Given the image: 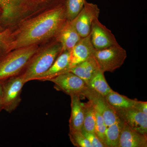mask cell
Listing matches in <instances>:
<instances>
[{
	"label": "cell",
	"instance_id": "cell-1",
	"mask_svg": "<svg viewBox=\"0 0 147 147\" xmlns=\"http://www.w3.org/2000/svg\"><path fill=\"white\" fill-rule=\"evenodd\" d=\"M67 19L65 5L53 7L24 24L14 37L9 36L8 53L38 43L53 37L57 38Z\"/></svg>",
	"mask_w": 147,
	"mask_h": 147
},
{
	"label": "cell",
	"instance_id": "cell-2",
	"mask_svg": "<svg viewBox=\"0 0 147 147\" xmlns=\"http://www.w3.org/2000/svg\"><path fill=\"white\" fill-rule=\"evenodd\" d=\"M62 53L60 42L57 40L38 51L30 59L21 74L25 84L37 78L47 71Z\"/></svg>",
	"mask_w": 147,
	"mask_h": 147
},
{
	"label": "cell",
	"instance_id": "cell-3",
	"mask_svg": "<svg viewBox=\"0 0 147 147\" xmlns=\"http://www.w3.org/2000/svg\"><path fill=\"white\" fill-rule=\"evenodd\" d=\"M39 49L38 45L20 47L11 50L0 58V81L20 74Z\"/></svg>",
	"mask_w": 147,
	"mask_h": 147
},
{
	"label": "cell",
	"instance_id": "cell-4",
	"mask_svg": "<svg viewBox=\"0 0 147 147\" xmlns=\"http://www.w3.org/2000/svg\"><path fill=\"white\" fill-rule=\"evenodd\" d=\"M126 50L119 45L95 50L93 57L100 71L113 72L121 66L127 58Z\"/></svg>",
	"mask_w": 147,
	"mask_h": 147
},
{
	"label": "cell",
	"instance_id": "cell-5",
	"mask_svg": "<svg viewBox=\"0 0 147 147\" xmlns=\"http://www.w3.org/2000/svg\"><path fill=\"white\" fill-rule=\"evenodd\" d=\"M21 74L12 76L3 81V91L0 98L3 110L11 113L21 103V94L24 84Z\"/></svg>",
	"mask_w": 147,
	"mask_h": 147
},
{
	"label": "cell",
	"instance_id": "cell-6",
	"mask_svg": "<svg viewBox=\"0 0 147 147\" xmlns=\"http://www.w3.org/2000/svg\"><path fill=\"white\" fill-rule=\"evenodd\" d=\"M54 83L56 90L63 92L69 96L76 95L83 98L84 92L88 86L81 78L71 72L68 71L50 79Z\"/></svg>",
	"mask_w": 147,
	"mask_h": 147
},
{
	"label": "cell",
	"instance_id": "cell-7",
	"mask_svg": "<svg viewBox=\"0 0 147 147\" xmlns=\"http://www.w3.org/2000/svg\"><path fill=\"white\" fill-rule=\"evenodd\" d=\"M99 14L100 9L97 5L85 1L82 10L72 21L76 30L82 38L89 35L92 24L95 19L98 18Z\"/></svg>",
	"mask_w": 147,
	"mask_h": 147
},
{
	"label": "cell",
	"instance_id": "cell-8",
	"mask_svg": "<svg viewBox=\"0 0 147 147\" xmlns=\"http://www.w3.org/2000/svg\"><path fill=\"white\" fill-rule=\"evenodd\" d=\"M91 40L95 50H100L119 45L110 30L95 19L92 24L90 33Z\"/></svg>",
	"mask_w": 147,
	"mask_h": 147
},
{
	"label": "cell",
	"instance_id": "cell-9",
	"mask_svg": "<svg viewBox=\"0 0 147 147\" xmlns=\"http://www.w3.org/2000/svg\"><path fill=\"white\" fill-rule=\"evenodd\" d=\"M83 96L87 98L95 108L100 112L104 119L106 127L119 119L114 108L108 103L104 96L88 87L84 92Z\"/></svg>",
	"mask_w": 147,
	"mask_h": 147
},
{
	"label": "cell",
	"instance_id": "cell-10",
	"mask_svg": "<svg viewBox=\"0 0 147 147\" xmlns=\"http://www.w3.org/2000/svg\"><path fill=\"white\" fill-rule=\"evenodd\" d=\"M113 108L118 117L130 128L147 136V115L134 107Z\"/></svg>",
	"mask_w": 147,
	"mask_h": 147
},
{
	"label": "cell",
	"instance_id": "cell-11",
	"mask_svg": "<svg viewBox=\"0 0 147 147\" xmlns=\"http://www.w3.org/2000/svg\"><path fill=\"white\" fill-rule=\"evenodd\" d=\"M95 50L90 34L82 38L70 51V68L92 56Z\"/></svg>",
	"mask_w": 147,
	"mask_h": 147
},
{
	"label": "cell",
	"instance_id": "cell-12",
	"mask_svg": "<svg viewBox=\"0 0 147 147\" xmlns=\"http://www.w3.org/2000/svg\"><path fill=\"white\" fill-rule=\"evenodd\" d=\"M147 147V136L132 129L124 122L119 139L118 147Z\"/></svg>",
	"mask_w": 147,
	"mask_h": 147
},
{
	"label": "cell",
	"instance_id": "cell-13",
	"mask_svg": "<svg viewBox=\"0 0 147 147\" xmlns=\"http://www.w3.org/2000/svg\"><path fill=\"white\" fill-rule=\"evenodd\" d=\"M70 68V51L61 53L50 68L37 78L40 81H48L58 75L68 72Z\"/></svg>",
	"mask_w": 147,
	"mask_h": 147
},
{
	"label": "cell",
	"instance_id": "cell-14",
	"mask_svg": "<svg viewBox=\"0 0 147 147\" xmlns=\"http://www.w3.org/2000/svg\"><path fill=\"white\" fill-rule=\"evenodd\" d=\"M82 38L75 28L72 21L67 20L58 34L56 40L60 42L63 53L66 51H70Z\"/></svg>",
	"mask_w": 147,
	"mask_h": 147
},
{
	"label": "cell",
	"instance_id": "cell-15",
	"mask_svg": "<svg viewBox=\"0 0 147 147\" xmlns=\"http://www.w3.org/2000/svg\"><path fill=\"white\" fill-rule=\"evenodd\" d=\"M100 69L92 56L71 67L68 71L74 74L81 78L88 85L93 76Z\"/></svg>",
	"mask_w": 147,
	"mask_h": 147
},
{
	"label": "cell",
	"instance_id": "cell-16",
	"mask_svg": "<svg viewBox=\"0 0 147 147\" xmlns=\"http://www.w3.org/2000/svg\"><path fill=\"white\" fill-rule=\"evenodd\" d=\"M70 96L71 113L69 120V131H81L84 120V109L81 99L76 95Z\"/></svg>",
	"mask_w": 147,
	"mask_h": 147
},
{
	"label": "cell",
	"instance_id": "cell-17",
	"mask_svg": "<svg viewBox=\"0 0 147 147\" xmlns=\"http://www.w3.org/2000/svg\"><path fill=\"white\" fill-rule=\"evenodd\" d=\"M123 124V121L120 119L107 127L105 139V144L107 147H118L119 139Z\"/></svg>",
	"mask_w": 147,
	"mask_h": 147
},
{
	"label": "cell",
	"instance_id": "cell-18",
	"mask_svg": "<svg viewBox=\"0 0 147 147\" xmlns=\"http://www.w3.org/2000/svg\"><path fill=\"white\" fill-rule=\"evenodd\" d=\"M108 103L112 107L115 108H125L134 107L137 100L131 99L128 97L120 94L113 90L105 96Z\"/></svg>",
	"mask_w": 147,
	"mask_h": 147
},
{
	"label": "cell",
	"instance_id": "cell-19",
	"mask_svg": "<svg viewBox=\"0 0 147 147\" xmlns=\"http://www.w3.org/2000/svg\"><path fill=\"white\" fill-rule=\"evenodd\" d=\"M104 73L100 70H98L91 79L88 86L98 93L105 96L113 90L107 83Z\"/></svg>",
	"mask_w": 147,
	"mask_h": 147
},
{
	"label": "cell",
	"instance_id": "cell-20",
	"mask_svg": "<svg viewBox=\"0 0 147 147\" xmlns=\"http://www.w3.org/2000/svg\"><path fill=\"white\" fill-rule=\"evenodd\" d=\"M84 109V120L83 127L88 132L95 133V109L92 103L88 101L82 102Z\"/></svg>",
	"mask_w": 147,
	"mask_h": 147
},
{
	"label": "cell",
	"instance_id": "cell-21",
	"mask_svg": "<svg viewBox=\"0 0 147 147\" xmlns=\"http://www.w3.org/2000/svg\"><path fill=\"white\" fill-rule=\"evenodd\" d=\"M86 0H66L65 7L67 20L71 21L82 10Z\"/></svg>",
	"mask_w": 147,
	"mask_h": 147
},
{
	"label": "cell",
	"instance_id": "cell-22",
	"mask_svg": "<svg viewBox=\"0 0 147 147\" xmlns=\"http://www.w3.org/2000/svg\"><path fill=\"white\" fill-rule=\"evenodd\" d=\"M95 109L96 115L95 133L99 139L105 144V133L107 127L101 113L95 108Z\"/></svg>",
	"mask_w": 147,
	"mask_h": 147
},
{
	"label": "cell",
	"instance_id": "cell-23",
	"mask_svg": "<svg viewBox=\"0 0 147 147\" xmlns=\"http://www.w3.org/2000/svg\"><path fill=\"white\" fill-rule=\"evenodd\" d=\"M69 136L72 144L77 147H92L81 131H69Z\"/></svg>",
	"mask_w": 147,
	"mask_h": 147
},
{
	"label": "cell",
	"instance_id": "cell-24",
	"mask_svg": "<svg viewBox=\"0 0 147 147\" xmlns=\"http://www.w3.org/2000/svg\"><path fill=\"white\" fill-rule=\"evenodd\" d=\"M10 33L8 29H4L0 33V58L8 53Z\"/></svg>",
	"mask_w": 147,
	"mask_h": 147
},
{
	"label": "cell",
	"instance_id": "cell-25",
	"mask_svg": "<svg viewBox=\"0 0 147 147\" xmlns=\"http://www.w3.org/2000/svg\"><path fill=\"white\" fill-rule=\"evenodd\" d=\"M81 131L90 143L92 147H106V145L99 139L96 133H92L82 128Z\"/></svg>",
	"mask_w": 147,
	"mask_h": 147
},
{
	"label": "cell",
	"instance_id": "cell-26",
	"mask_svg": "<svg viewBox=\"0 0 147 147\" xmlns=\"http://www.w3.org/2000/svg\"><path fill=\"white\" fill-rule=\"evenodd\" d=\"M134 108L137 110L147 115V102L146 101L137 100Z\"/></svg>",
	"mask_w": 147,
	"mask_h": 147
},
{
	"label": "cell",
	"instance_id": "cell-27",
	"mask_svg": "<svg viewBox=\"0 0 147 147\" xmlns=\"http://www.w3.org/2000/svg\"><path fill=\"white\" fill-rule=\"evenodd\" d=\"M3 81H0V98L1 96L3 91Z\"/></svg>",
	"mask_w": 147,
	"mask_h": 147
},
{
	"label": "cell",
	"instance_id": "cell-28",
	"mask_svg": "<svg viewBox=\"0 0 147 147\" xmlns=\"http://www.w3.org/2000/svg\"><path fill=\"white\" fill-rule=\"evenodd\" d=\"M2 110H3V105L2 104L1 100V98H0V112Z\"/></svg>",
	"mask_w": 147,
	"mask_h": 147
},
{
	"label": "cell",
	"instance_id": "cell-29",
	"mask_svg": "<svg viewBox=\"0 0 147 147\" xmlns=\"http://www.w3.org/2000/svg\"><path fill=\"white\" fill-rule=\"evenodd\" d=\"M4 30V29H3L2 28H0V33H1L2 31H3Z\"/></svg>",
	"mask_w": 147,
	"mask_h": 147
}]
</instances>
